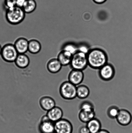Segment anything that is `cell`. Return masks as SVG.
Here are the masks:
<instances>
[{"label": "cell", "instance_id": "obj_1", "mask_svg": "<svg viewBox=\"0 0 132 133\" xmlns=\"http://www.w3.org/2000/svg\"><path fill=\"white\" fill-rule=\"evenodd\" d=\"M88 66L91 68L99 70L108 63V57L104 50L99 48L90 49L87 54Z\"/></svg>", "mask_w": 132, "mask_h": 133}, {"label": "cell", "instance_id": "obj_2", "mask_svg": "<svg viewBox=\"0 0 132 133\" xmlns=\"http://www.w3.org/2000/svg\"><path fill=\"white\" fill-rule=\"evenodd\" d=\"M26 14L22 8L16 6L6 10L5 17L10 24L16 25L23 21Z\"/></svg>", "mask_w": 132, "mask_h": 133}, {"label": "cell", "instance_id": "obj_3", "mask_svg": "<svg viewBox=\"0 0 132 133\" xmlns=\"http://www.w3.org/2000/svg\"><path fill=\"white\" fill-rule=\"evenodd\" d=\"M59 91L60 96L65 100H72L77 97V86L68 81L61 84Z\"/></svg>", "mask_w": 132, "mask_h": 133}, {"label": "cell", "instance_id": "obj_4", "mask_svg": "<svg viewBox=\"0 0 132 133\" xmlns=\"http://www.w3.org/2000/svg\"><path fill=\"white\" fill-rule=\"evenodd\" d=\"M70 66L72 70L83 71L88 66L87 54L77 51L72 56Z\"/></svg>", "mask_w": 132, "mask_h": 133}, {"label": "cell", "instance_id": "obj_5", "mask_svg": "<svg viewBox=\"0 0 132 133\" xmlns=\"http://www.w3.org/2000/svg\"><path fill=\"white\" fill-rule=\"evenodd\" d=\"M19 54L14 44L8 43L2 47L1 56L5 62L12 63L15 62Z\"/></svg>", "mask_w": 132, "mask_h": 133}, {"label": "cell", "instance_id": "obj_6", "mask_svg": "<svg viewBox=\"0 0 132 133\" xmlns=\"http://www.w3.org/2000/svg\"><path fill=\"white\" fill-rule=\"evenodd\" d=\"M115 70L113 65L107 63L99 70L98 75L99 78L104 81H109L114 77Z\"/></svg>", "mask_w": 132, "mask_h": 133}, {"label": "cell", "instance_id": "obj_7", "mask_svg": "<svg viewBox=\"0 0 132 133\" xmlns=\"http://www.w3.org/2000/svg\"><path fill=\"white\" fill-rule=\"evenodd\" d=\"M38 129L40 133H55V123L50 121L45 115L41 117Z\"/></svg>", "mask_w": 132, "mask_h": 133}, {"label": "cell", "instance_id": "obj_8", "mask_svg": "<svg viewBox=\"0 0 132 133\" xmlns=\"http://www.w3.org/2000/svg\"><path fill=\"white\" fill-rule=\"evenodd\" d=\"M73 131V125L66 118H62L55 123V133H72Z\"/></svg>", "mask_w": 132, "mask_h": 133}, {"label": "cell", "instance_id": "obj_9", "mask_svg": "<svg viewBox=\"0 0 132 133\" xmlns=\"http://www.w3.org/2000/svg\"><path fill=\"white\" fill-rule=\"evenodd\" d=\"M116 119L121 126H126L130 124L132 120V116L128 110L125 109H120Z\"/></svg>", "mask_w": 132, "mask_h": 133}, {"label": "cell", "instance_id": "obj_10", "mask_svg": "<svg viewBox=\"0 0 132 133\" xmlns=\"http://www.w3.org/2000/svg\"><path fill=\"white\" fill-rule=\"evenodd\" d=\"M84 75L81 70H72L68 76V81L74 85L77 86L81 84L84 80Z\"/></svg>", "mask_w": 132, "mask_h": 133}, {"label": "cell", "instance_id": "obj_11", "mask_svg": "<svg viewBox=\"0 0 132 133\" xmlns=\"http://www.w3.org/2000/svg\"><path fill=\"white\" fill-rule=\"evenodd\" d=\"M39 103L41 109L46 112L56 106L55 100L53 98L49 96H44L41 97Z\"/></svg>", "mask_w": 132, "mask_h": 133}, {"label": "cell", "instance_id": "obj_12", "mask_svg": "<svg viewBox=\"0 0 132 133\" xmlns=\"http://www.w3.org/2000/svg\"><path fill=\"white\" fill-rule=\"evenodd\" d=\"M46 115L50 121L55 123L63 118V112L61 108L56 106L47 111Z\"/></svg>", "mask_w": 132, "mask_h": 133}, {"label": "cell", "instance_id": "obj_13", "mask_svg": "<svg viewBox=\"0 0 132 133\" xmlns=\"http://www.w3.org/2000/svg\"><path fill=\"white\" fill-rule=\"evenodd\" d=\"M28 42L25 38H19L15 40L14 45L19 54H26L28 51Z\"/></svg>", "mask_w": 132, "mask_h": 133}, {"label": "cell", "instance_id": "obj_14", "mask_svg": "<svg viewBox=\"0 0 132 133\" xmlns=\"http://www.w3.org/2000/svg\"><path fill=\"white\" fill-rule=\"evenodd\" d=\"M62 66H63L57 58L50 59L46 64L48 71L52 74H56L59 72L61 70Z\"/></svg>", "mask_w": 132, "mask_h": 133}, {"label": "cell", "instance_id": "obj_15", "mask_svg": "<svg viewBox=\"0 0 132 133\" xmlns=\"http://www.w3.org/2000/svg\"><path fill=\"white\" fill-rule=\"evenodd\" d=\"M95 110H80L78 113V116L79 119L81 122L87 124L93 118H95Z\"/></svg>", "mask_w": 132, "mask_h": 133}, {"label": "cell", "instance_id": "obj_16", "mask_svg": "<svg viewBox=\"0 0 132 133\" xmlns=\"http://www.w3.org/2000/svg\"><path fill=\"white\" fill-rule=\"evenodd\" d=\"M72 56L69 52L62 50L58 54L57 58L63 66H67L70 64Z\"/></svg>", "mask_w": 132, "mask_h": 133}, {"label": "cell", "instance_id": "obj_17", "mask_svg": "<svg viewBox=\"0 0 132 133\" xmlns=\"http://www.w3.org/2000/svg\"><path fill=\"white\" fill-rule=\"evenodd\" d=\"M14 62L15 65L19 68L25 69L29 66L30 59L25 54H19Z\"/></svg>", "mask_w": 132, "mask_h": 133}, {"label": "cell", "instance_id": "obj_18", "mask_svg": "<svg viewBox=\"0 0 132 133\" xmlns=\"http://www.w3.org/2000/svg\"><path fill=\"white\" fill-rule=\"evenodd\" d=\"M90 133H97L102 129V123L98 118H94L86 124Z\"/></svg>", "mask_w": 132, "mask_h": 133}, {"label": "cell", "instance_id": "obj_19", "mask_svg": "<svg viewBox=\"0 0 132 133\" xmlns=\"http://www.w3.org/2000/svg\"><path fill=\"white\" fill-rule=\"evenodd\" d=\"M90 89L85 84H80L77 87V97L81 99H84L90 94Z\"/></svg>", "mask_w": 132, "mask_h": 133}, {"label": "cell", "instance_id": "obj_20", "mask_svg": "<svg viewBox=\"0 0 132 133\" xmlns=\"http://www.w3.org/2000/svg\"><path fill=\"white\" fill-rule=\"evenodd\" d=\"M41 49V43L37 40L32 39L28 42V51L31 54H37Z\"/></svg>", "mask_w": 132, "mask_h": 133}, {"label": "cell", "instance_id": "obj_21", "mask_svg": "<svg viewBox=\"0 0 132 133\" xmlns=\"http://www.w3.org/2000/svg\"><path fill=\"white\" fill-rule=\"evenodd\" d=\"M37 6L35 0H26L22 9L26 14H29L35 10Z\"/></svg>", "mask_w": 132, "mask_h": 133}, {"label": "cell", "instance_id": "obj_22", "mask_svg": "<svg viewBox=\"0 0 132 133\" xmlns=\"http://www.w3.org/2000/svg\"><path fill=\"white\" fill-rule=\"evenodd\" d=\"M120 109L116 105H113L109 107L107 111V116L111 119H116L118 115Z\"/></svg>", "mask_w": 132, "mask_h": 133}, {"label": "cell", "instance_id": "obj_23", "mask_svg": "<svg viewBox=\"0 0 132 133\" xmlns=\"http://www.w3.org/2000/svg\"><path fill=\"white\" fill-rule=\"evenodd\" d=\"M62 50L69 52L73 55L78 51V46L72 43H67L63 45Z\"/></svg>", "mask_w": 132, "mask_h": 133}, {"label": "cell", "instance_id": "obj_24", "mask_svg": "<svg viewBox=\"0 0 132 133\" xmlns=\"http://www.w3.org/2000/svg\"><path fill=\"white\" fill-rule=\"evenodd\" d=\"M80 110L92 111L94 110V104L88 100L83 101L80 105Z\"/></svg>", "mask_w": 132, "mask_h": 133}, {"label": "cell", "instance_id": "obj_25", "mask_svg": "<svg viewBox=\"0 0 132 133\" xmlns=\"http://www.w3.org/2000/svg\"><path fill=\"white\" fill-rule=\"evenodd\" d=\"M4 5L6 10L16 6V0H5Z\"/></svg>", "mask_w": 132, "mask_h": 133}, {"label": "cell", "instance_id": "obj_26", "mask_svg": "<svg viewBox=\"0 0 132 133\" xmlns=\"http://www.w3.org/2000/svg\"><path fill=\"white\" fill-rule=\"evenodd\" d=\"M90 49H89L88 47L85 45H80L78 46V51L87 54Z\"/></svg>", "mask_w": 132, "mask_h": 133}, {"label": "cell", "instance_id": "obj_27", "mask_svg": "<svg viewBox=\"0 0 132 133\" xmlns=\"http://www.w3.org/2000/svg\"><path fill=\"white\" fill-rule=\"evenodd\" d=\"M79 133H90L86 125V126H82L80 127L79 130Z\"/></svg>", "mask_w": 132, "mask_h": 133}, {"label": "cell", "instance_id": "obj_28", "mask_svg": "<svg viewBox=\"0 0 132 133\" xmlns=\"http://www.w3.org/2000/svg\"><path fill=\"white\" fill-rule=\"evenodd\" d=\"M26 0H16V6L22 8Z\"/></svg>", "mask_w": 132, "mask_h": 133}, {"label": "cell", "instance_id": "obj_29", "mask_svg": "<svg viewBox=\"0 0 132 133\" xmlns=\"http://www.w3.org/2000/svg\"><path fill=\"white\" fill-rule=\"evenodd\" d=\"M95 3L97 4H102L106 2L107 0H92Z\"/></svg>", "mask_w": 132, "mask_h": 133}, {"label": "cell", "instance_id": "obj_30", "mask_svg": "<svg viewBox=\"0 0 132 133\" xmlns=\"http://www.w3.org/2000/svg\"><path fill=\"white\" fill-rule=\"evenodd\" d=\"M97 133H110L109 131L105 129H102L100 130L99 132Z\"/></svg>", "mask_w": 132, "mask_h": 133}, {"label": "cell", "instance_id": "obj_31", "mask_svg": "<svg viewBox=\"0 0 132 133\" xmlns=\"http://www.w3.org/2000/svg\"><path fill=\"white\" fill-rule=\"evenodd\" d=\"M2 47L1 45H0V56L1 55V51H2Z\"/></svg>", "mask_w": 132, "mask_h": 133}]
</instances>
